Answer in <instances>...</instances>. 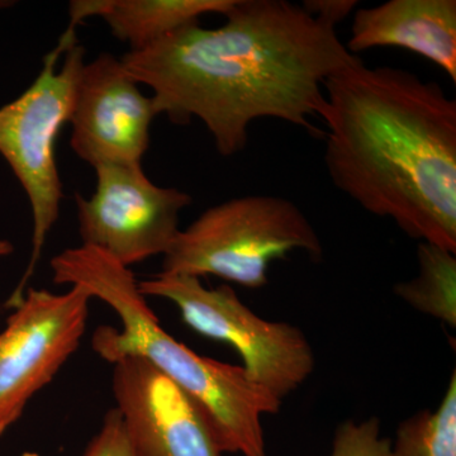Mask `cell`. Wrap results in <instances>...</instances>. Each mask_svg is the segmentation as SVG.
Masks as SVG:
<instances>
[{"label":"cell","instance_id":"obj_14","mask_svg":"<svg viewBox=\"0 0 456 456\" xmlns=\"http://www.w3.org/2000/svg\"><path fill=\"white\" fill-rule=\"evenodd\" d=\"M392 456H456V373L435 411L424 410L398 425Z\"/></svg>","mask_w":456,"mask_h":456},{"label":"cell","instance_id":"obj_8","mask_svg":"<svg viewBox=\"0 0 456 456\" xmlns=\"http://www.w3.org/2000/svg\"><path fill=\"white\" fill-rule=\"evenodd\" d=\"M97 188L86 200L77 194L83 246L103 251L122 265L142 263L169 251L180 232V213L191 197L154 184L142 165L95 167Z\"/></svg>","mask_w":456,"mask_h":456},{"label":"cell","instance_id":"obj_16","mask_svg":"<svg viewBox=\"0 0 456 456\" xmlns=\"http://www.w3.org/2000/svg\"><path fill=\"white\" fill-rule=\"evenodd\" d=\"M82 456H136L116 407L107 411L101 428L89 441Z\"/></svg>","mask_w":456,"mask_h":456},{"label":"cell","instance_id":"obj_10","mask_svg":"<svg viewBox=\"0 0 456 456\" xmlns=\"http://www.w3.org/2000/svg\"><path fill=\"white\" fill-rule=\"evenodd\" d=\"M116 408L136 456H222L200 406L140 356L113 362Z\"/></svg>","mask_w":456,"mask_h":456},{"label":"cell","instance_id":"obj_11","mask_svg":"<svg viewBox=\"0 0 456 456\" xmlns=\"http://www.w3.org/2000/svg\"><path fill=\"white\" fill-rule=\"evenodd\" d=\"M375 47L412 51L456 83L455 0H389L359 8L346 49L354 55Z\"/></svg>","mask_w":456,"mask_h":456},{"label":"cell","instance_id":"obj_12","mask_svg":"<svg viewBox=\"0 0 456 456\" xmlns=\"http://www.w3.org/2000/svg\"><path fill=\"white\" fill-rule=\"evenodd\" d=\"M236 0H80L84 18L102 17L114 37L140 51L198 23L204 14H226Z\"/></svg>","mask_w":456,"mask_h":456},{"label":"cell","instance_id":"obj_9","mask_svg":"<svg viewBox=\"0 0 456 456\" xmlns=\"http://www.w3.org/2000/svg\"><path fill=\"white\" fill-rule=\"evenodd\" d=\"M121 59L101 53L83 66L75 89L70 146L93 167L141 165L156 114Z\"/></svg>","mask_w":456,"mask_h":456},{"label":"cell","instance_id":"obj_5","mask_svg":"<svg viewBox=\"0 0 456 456\" xmlns=\"http://www.w3.org/2000/svg\"><path fill=\"white\" fill-rule=\"evenodd\" d=\"M84 56L86 49L77 44L75 29L66 28L55 49L45 56L44 68L31 86L0 108V155L25 189L33 218L31 256L5 302L8 310L22 302L47 236L59 220L62 183L56 140L70 118L77 79L86 65Z\"/></svg>","mask_w":456,"mask_h":456},{"label":"cell","instance_id":"obj_19","mask_svg":"<svg viewBox=\"0 0 456 456\" xmlns=\"http://www.w3.org/2000/svg\"><path fill=\"white\" fill-rule=\"evenodd\" d=\"M20 456H42V455L38 454V452H23V454Z\"/></svg>","mask_w":456,"mask_h":456},{"label":"cell","instance_id":"obj_7","mask_svg":"<svg viewBox=\"0 0 456 456\" xmlns=\"http://www.w3.org/2000/svg\"><path fill=\"white\" fill-rule=\"evenodd\" d=\"M90 301L79 285L61 294L29 288L12 310L0 331V437L79 349Z\"/></svg>","mask_w":456,"mask_h":456},{"label":"cell","instance_id":"obj_4","mask_svg":"<svg viewBox=\"0 0 456 456\" xmlns=\"http://www.w3.org/2000/svg\"><path fill=\"white\" fill-rule=\"evenodd\" d=\"M303 251L320 261L323 246L307 216L278 196H245L206 209L163 256V274L215 275L242 287L268 284L273 261Z\"/></svg>","mask_w":456,"mask_h":456},{"label":"cell","instance_id":"obj_13","mask_svg":"<svg viewBox=\"0 0 456 456\" xmlns=\"http://www.w3.org/2000/svg\"><path fill=\"white\" fill-rule=\"evenodd\" d=\"M417 263L419 274L410 281H399L393 292L413 310L455 329V253L430 242H419Z\"/></svg>","mask_w":456,"mask_h":456},{"label":"cell","instance_id":"obj_3","mask_svg":"<svg viewBox=\"0 0 456 456\" xmlns=\"http://www.w3.org/2000/svg\"><path fill=\"white\" fill-rule=\"evenodd\" d=\"M53 283L79 285L106 303L121 329L99 326L92 349L106 362L140 356L200 406L222 454L266 456L263 417L277 415L281 399L257 386L241 365L198 355L161 327L127 266L89 246L66 248L50 261Z\"/></svg>","mask_w":456,"mask_h":456},{"label":"cell","instance_id":"obj_18","mask_svg":"<svg viewBox=\"0 0 456 456\" xmlns=\"http://www.w3.org/2000/svg\"><path fill=\"white\" fill-rule=\"evenodd\" d=\"M14 248L8 240L0 239V259L2 257H7L9 255L13 253Z\"/></svg>","mask_w":456,"mask_h":456},{"label":"cell","instance_id":"obj_2","mask_svg":"<svg viewBox=\"0 0 456 456\" xmlns=\"http://www.w3.org/2000/svg\"><path fill=\"white\" fill-rule=\"evenodd\" d=\"M325 165L345 196L456 254V101L435 82L360 59L326 80Z\"/></svg>","mask_w":456,"mask_h":456},{"label":"cell","instance_id":"obj_15","mask_svg":"<svg viewBox=\"0 0 456 456\" xmlns=\"http://www.w3.org/2000/svg\"><path fill=\"white\" fill-rule=\"evenodd\" d=\"M391 446L377 417L360 422L347 419L336 428L329 456H392Z\"/></svg>","mask_w":456,"mask_h":456},{"label":"cell","instance_id":"obj_1","mask_svg":"<svg viewBox=\"0 0 456 456\" xmlns=\"http://www.w3.org/2000/svg\"><path fill=\"white\" fill-rule=\"evenodd\" d=\"M218 28L200 22L121 57L152 90L156 114L187 125L200 119L224 158L248 145L260 118L318 131L331 75L355 64L336 27L287 0H236Z\"/></svg>","mask_w":456,"mask_h":456},{"label":"cell","instance_id":"obj_6","mask_svg":"<svg viewBox=\"0 0 456 456\" xmlns=\"http://www.w3.org/2000/svg\"><path fill=\"white\" fill-rule=\"evenodd\" d=\"M139 289L145 298L174 303L197 334L231 345L248 378L281 401L314 373L316 359L305 332L257 316L230 285L206 288L197 277L159 273L139 281Z\"/></svg>","mask_w":456,"mask_h":456},{"label":"cell","instance_id":"obj_17","mask_svg":"<svg viewBox=\"0 0 456 456\" xmlns=\"http://www.w3.org/2000/svg\"><path fill=\"white\" fill-rule=\"evenodd\" d=\"M358 5L356 0H305L302 7L312 16L336 27L346 20Z\"/></svg>","mask_w":456,"mask_h":456}]
</instances>
